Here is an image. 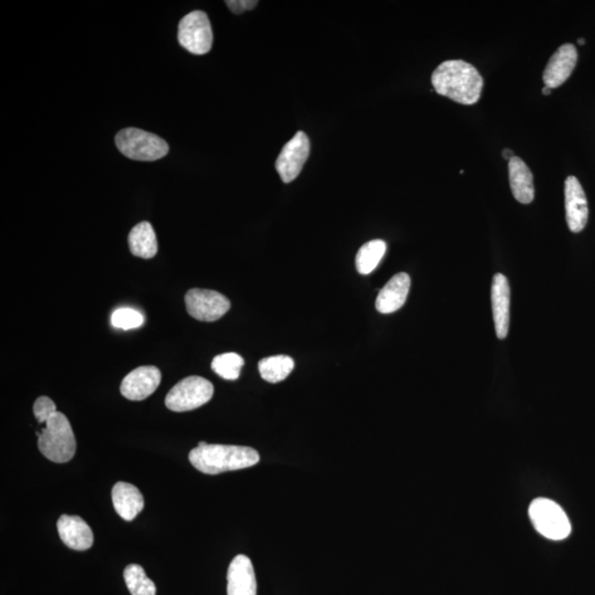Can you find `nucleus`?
<instances>
[{
    "mask_svg": "<svg viewBox=\"0 0 595 595\" xmlns=\"http://www.w3.org/2000/svg\"><path fill=\"white\" fill-rule=\"evenodd\" d=\"M431 82L438 94L463 105L477 103L484 85L475 67L462 60L441 63L432 73Z\"/></svg>",
    "mask_w": 595,
    "mask_h": 595,
    "instance_id": "f257e3e1",
    "label": "nucleus"
},
{
    "mask_svg": "<svg viewBox=\"0 0 595 595\" xmlns=\"http://www.w3.org/2000/svg\"><path fill=\"white\" fill-rule=\"evenodd\" d=\"M260 458V453L250 447L209 445L207 442H200L189 455L195 469L209 475L247 469L256 466Z\"/></svg>",
    "mask_w": 595,
    "mask_h": 595,
    "instance_id": "f03ea898",
    "label": "nucleus"
},
{
    "mask_svg": "<svg viewBox=\"0 0 595 595\" xmlns=\"http://www.w3.org/2000/svg\"><path fill=\"white\" fill-rule=\"evenodd\" d=\"M45 423L38 439L39 450L52 462L71 461L76 452V441L69 419L57 412Z\"/></svg>",
    "mask_w": 595,
    "mask_h": 595,
    "instance_id": "7ed1b4c3",
    "label": "nucleus"
},
{
    "mask_svg": "<svg viewBox=\"0 0 595 595\" xmlns=\"http://www.w3.org/2000/svg\"><path fill=\"white\" fill-rule=\"evenodd\" d=\"M116 146L125 157L138 161H155L169 153L167 141L138 129H125L116 135Z\"/></svg>",
    "mask_w": 595,
    "mask_h": 595,
    "instance_id": "20e7f679",
    "label": "nucleus"
},
{
    "mask_svg": "<svg viewBox=\"0 0 595 595\" xmlns=\"http://www.w3.org/2000/svg\"><path fill=\"white\" fill-rule=\"evenodd\" d=\"M213 394V385L208 379L185 377L170 390L165 397V406L174 413L191 412L211 401Z\"/></svg>",
    "mask_w": 595,
    "mask_h": 595,
    "instance_id": "39448f33",
    "label": "nucleus"
},
{
    "mask_svg": "<svg viewBox=\"0 0 595 595\" xmlns=\"http://www.w3.org/2000/svg\"><path fill=\"white\" fill-rule=\"evenodd\" d=\"M529 516L536 530L551 540H563L572 533V524L564 511L547 499H537L529 507Z\"/></svg>",
    "mask_w": 595,
    "mask_h": 595,
    "instance_id": "423d86ee",
    "label": "nucleus"
},
{
    "mask_svg": "<svg viewBox=\"0 0 595 595\" xmlns=\"http://www.w3.org/2000/svg\"><path fill=\"white\" fill-rule=\"evenodd\" d=\"M178 40L185 50L193 55L202 56L211 50L213 32L208 14L192 12L184 16L179 23Z\"/></svg>",
    "mask_w": 595,
    "mask_h": 595,
    "instance_id": "0eeeda50",
    "label": "nucleus"
},
{
    "mask_svg": "<svg viewBox=\"0 0 595 595\" xmlns=\"http://www.w3.org/2000/svg\"><path fill=\"white\" fill-rule=\"evenodd\" d=\"M184 300L188 314L203 322L218 321L231 309L227 298L214 290L195 288L187 292Z\"/></svg>",
    "mask_w": 595,
    "mask_h": 595,
    "instance_id": "6e6552de",
    "label": "nucleus"
},
{
    "mask_svg": "<svg viewBox=\"0 0 595 595\" xmlns=\"http://www.w3.org/2000/svg\"><path fill=\"white\" fill-rule=\"evenodd\" d=\"M310 155V140L304 131H298L284 146L276 160V169L282 182L290 183L300 174Z\"/></svg>",
    "mask_w": 595,
    "mask_h": 595,
    "instance_id": "1a4fd4ad",
    "label": "nucleus"
},
{
    "mask_svg": "<svg viewBox=\"0 0 595 595\" xmlns=\"http://www.w3.org/2000/svg\"><path fill=\"white\" fill-rule=\"evenodd\" d=\"M161 382V372L155 367H140L126 375L120 393L129 401L140 402L155 392Z\"/></svg>",
    "mask_w": 595,
    "mask_h": 595,
    "instance_id": "9d476101",
    "label": "nucleus"
},
{
    "mask_svg": "<svg viewBox=\"0 0 595 595\" xmlns=\"http://www.w3.org/2000/svg\"><path fill=\"white\" fill-rule=\"evenodd\" d=\"M564 198L565 218H567L569 229L573 233H580L587 226L589 208L582 185L573 175H570L565 180Z\"/></svg>",
    "mask_w": 595,
    "mask_h": 595,
    "instance_id": "9b49d317",
    "label": "nucleus"
},
{
    "mask_svg": "<svg viewBox=\"0 0 595 595\" xmlns=\"http://www.w3.org/2000/svg\"><path fill=\"white\" fill-rule=\"evenodd\" d=\"M578 61L577 49L573 45L561 46L551 57L544 71L545 86L553 90L563 85L572 75Z\"/></svg>",
    "mask_w": 595,
    "mask_h": 595,
    "instance_id": "f8f14e48",
    "label": "nucleus"
},
{
    "mask_svg": "<svg viewBox=\"0 0 595 595\" xmlns=\"http://www.w3.org/2000/svg\"><path fill=\"white\" fill-rule=\"evenodd\" d=\"M511 288L503 274H496L492 284V310L497 338L504 340L510 330Z\"/></svg>",
    "mask_w": 595,
    "mask_h": 595,
    "instance_id": "ddd939ff",
    "label": "nucleus"
},
{
    "mask_svg": "<svg viewBox=\"0 0 595 595\" xmlns=\"http://www.w3.org/2000/svg\"><path fill=\"white\" fill-rule=\"evenodd\" d=\"M227 595H257L255 570L245 555H236L229 564Z\"/></svg>",
    "mask_w": 595,
    "mask_h": 595,
    "instance_id": "4468645a",
    "label": "nucleus"
},
{
    "mask_svg": "<svg viewBox=\"0 0 595 595\" xmlns=\"http://www.w3.org/2000/svg\"><path fill=\"white\" fill-rule=\"evenodd\" d=\"M57 527L63 544L73 550L84 551L94 544L91 527L80 516L62 515Z\"/></svg>",
    "mask_w": 595,
    "mask_h": 595,
    "instance_id": "2eb2a0df",
    "label": "nucleus"
},
{
    "mask_svg": "<svg viewBox=\"0 0 595 595\" xmlns=\"http://www.w3.org/2000/svg\"><path fill=\"white\" fill-rule=\"evenodd\" d=\"M411 289V277L406 272H399L379 291L377 310L379 314L389 315L402 308Z\"/></svg>",
    "mask_w": 595,
    "mask_h": 595,
    "instance_id": "dca6fc26",
    "label": "nucleus"
},
{
    "mask_svg": "<svg viewBox=\"0 0 595 595\" xmlns=\"http://www.w3.org/2000/svg\"><path fill=\"white\" fill-rule=\"evenodd\" d=\"M111 500L116 513L127 521L135 520L145 506L144 497L138 487L126 482L116 483L111 490Z\"/></svg>",
    "mask_w": 595,
    "mask_h": 595,
    "instance_id": "f3484780",
    "label": "nucleus"
},
{
    "mask_svg": "<svg viewBox=\"0 0 595 595\" xmlns=\"http://www.w3.org/2000/svg\"><path fill=\"white\" fill-rule=\"evenodd\" d=\"M510 184L514 198L520 203L529 204L535 197L534 178L528 167L519 157L509 161Z\"/></svg>",
    "mask_w": 595,
    "mask_h": 595,
    "instance_id": "a211bd4d",
    "label": "nucleus"
},
{
    "mask_svg": "<svg viewBox=\"0 0 595 595\" xmlns=\"http://www.w3.org/2000/svg\"><path fill=\"white\" fill-rule=\"evenodd\" d=\"M129 244L134 256L150 260L157 255L158 243L153 226L149 222H141L131 229Z\"/></svg>",
    "mask_w": 595,
    "mask_h": 595,
    "instance_id": "6ab92c4d",
    "label": "nucleus"
},
{
    "mask_svg": "<svg viewBox=\"0 0 595 595\" xmlns=\"http://www.w3.org/2000/svg\"><path fill=\"white\" fill-rule=\"evenodd\" d=\"M294 369V360L287 355L270 356L262 359L258 364L262 377L271 384L282 382L289 377Z\"/></svg>",
    "mask_w": 595,
    "mask_h": 595,
    "instance_id": "aec40b11",
    "label": "nucleus"
},
{
    "mask_svg": "<svg viewBox=\"0 0 595 595\" xmlns=\"http://www.w3.org/2000/svg\"><path fill=\"white\" fill-rule=\"evenodd\" d=\"M387 245L382 240H374L364 244L356 255V270L360 275H369L378 266L386 253Z\"/></svg>",
    "mask_w": 595,
    "mask_h": 595,
    "instance_id": "412c9836",
    "label": "nucleus"
},
{
    "mask_svg": "<svg viewBox=\"0 0 595 595\" xmlns=\"http://www.w3.org/2000/svg\"><path fill=\"white\" fill-rule=\"evenodd\" d=\"M124 579L131 595H155L157 588L139 564H129L125 568Z\"/></svg>",
    "mask_w": 595,
    "mask_h": 595,
    "instance_id": "4be33fe9",
    "label": "nucleus"
},
{
    "mask_svg": "<svg viewBox=\"0 0 595 595\" xmlns=\"http://www.w3.org/2000/svg\"><path fill=\"white\" fill-rule=\"evenodd\" d=\"M244 359L236 353H226L216 356L212 360V369L218 377L227 380L240 377Z\"/></svg>",
    "mask_w": 595,
    "mask_h": 595,
    "instance_id": "5701e85b",
    "label": "nucleus"
},
{
    "mask_svg": "<svg viewBox=\"0 0 595 595\" xmlns=\"http://www.w3.org/2000/svg\"><path fill=\"white\" fill-rule=\"evenodd\" d=\"M111 324L117 329L131 330L138 329L144 324V316L138 311L130 308L116 310L111 315Z\"/></svg>",
    "mask_w": 595,
    "mask_h": 595,
    "instance_id": "b1692460",
    "label": "nucleus"
},
{
    "mask_svg": "<svg viewBox=\"0 0 595 595\" xmlns=\"http://www.w3.org/2000/svg\"><path fill=\"white\" fill-rule=\"evenodd\" d=\"M57 412L55 402L47 396L39 397L33 404V413L39 423H45L47 419Z\"/></svg>",
    "mask_w": 595,
    "mask_h": 595,
    "instance_id": "393cba45",
    "label": "nucleus"
},
{
    "mask_svg": "<svg viewBox=\"0 0 595 595\" xmlns=\"http://www.w3.org/2000/svg\"><path fill=\"white\" fill-rule=\"evenodd\" d=\"M226 4L234 13L241 14L244 12L252 11L257 6L258 2L256 0H227Z\"/></svg>",
    "mask_w": 595,
    "mask_h": 595,
    "instance_id": "a878e982",
    "label": "nucleus"
},
{
    "mask_svg": "<svg viewBox=\"0 0 595 595\" xmlns=\"http://www.w3.org/2000/svg\"><path fill=\"white\" fill-rule=\"evenodd\" d=\"M503 157H504L506 160H509V161H510L511 158H514L515 155H514L513 150H511V149H505V150L503 151Z\"/></svg>",
    "mask_w": 595,
    "mask_h": 595,
    "instance_id": "bb28decb",
    "label": "nucleus"
},
{
    "mask_svg": "<svg viewBox=\"0 0 595 595\" xmlns=\"http://www.w3.org/2000/svg\"><path fill=\"white\" fill-rule=\"evenodd\" d=\"M550 93H551V89H549V87H547V86H545L544 89H543V94L544 95H550Z\"/></svg>",
    "mask_w": 595,
    "mask_h": 595,
    "instance_id": "cd10ccee",
    "label": "nucleus"
},
{
    "mask_svg": "<svg viewBox=\"0 0 595 595\" xmlns=\"http://www.w3.org/2000/svg\"><path fill=\"white\" fill-rule=\"evenodd\" d=\"M578 43L580 46H583L585 43L584 39H579Z\"/></svg>",
    "mask_w": 595,
    "mask_h": 595,
    "instance_id": "c85d7f7f",
    "label": "nucleus"
}]
</instances>
